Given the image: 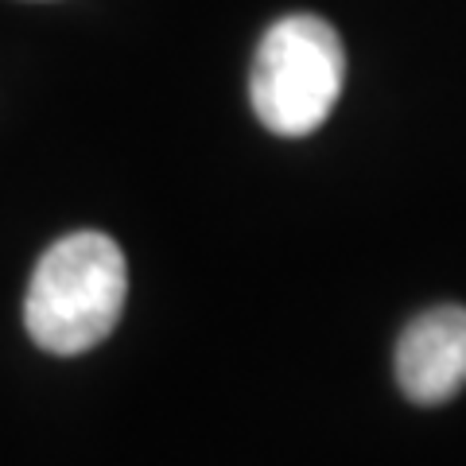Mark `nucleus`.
I'll use <instances>...</instances> for the list:
<instances>
[{
    "label": "nucleus",
    "instance_id": "1",
    "mask_svg": "<svg viewBox=\"0 0 466 466\" xmlns=\"http://www.w3.org/2000/svg\"><path fill=\"white\" fill-rule=\"evenodd\" d=\"M128 296V265L109 233L78 229L39 257L24 296V327L39 350L75 358L106 342Z\"/></svg>",
    "mask_w": 466,
    "mask_h": 466
},
{
    "label": "nucleus",
    "instance_id": "3",
    "mask_svg": "<svg viewBox=\"0 0 466 466\" xmlns=\"http://www.w3.org/2000/svg\"><path fill=\"white\" fill-rule=\"evenodd\" d=\"M397 385L416 404H443L466 385V308H431L404 327Z\"/></svg>",
    "mask_w": 466,
    "mask_h": 466
},
{
    "label": "nucleus",
    "instance_id": "2",
    "mask_svg": "<svg viewBox=\"0 0 466 466\" xmlns=\"http://www.w3.org/2000/svg\"><path fill=\"white\" fill-rule=\"evenodd\" d=\"M346 86V51L339 32L311 12L276 20L257 47L249 101L276 137H308L339 106Z\"/></svg>",
    "mask_w": 466,
    "mask_h": 466
}]
</instances>
